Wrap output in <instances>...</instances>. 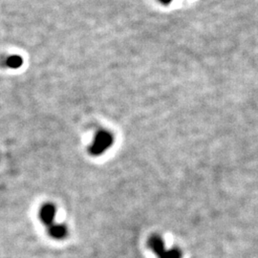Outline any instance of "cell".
I'll list each match as a JSON object with an SVG mask.
<instances>
[{
	"mask_svg": "<svg viewBox=\"0 0 258 258\" xmlns=\"http://www.w3.org/2000/svg\"><path fill=\"white\" fill-rule=\"evenodd\" d=\"M114 143V137L109 131L101 130L99 131L89 147V153L92 156H101L107 149L112 147Z\"/></svg>",
	"mask_w": 258,
	"mask_h": 258,
	"instance_id": "obj_1",
	"label": "cell"
},
{
	"mask_svg": "<svg viewBox=\"0 0 258 258\" xmlns=\"http://www.w3.org/2000/svg\"><path fill=\"white\" fill-rule=\"evenodd\" d=\"M55 212L56 209L53 204H45L41 207L39 211V218L44 225L49 227L52 224H54Z\"/></svg>",
	"mask_w": 258,
	"mask_h": 258,
	"instance_id": "obj_2",
	"label": "cell"
},
{
	"mask_svg": "<svg viewBox=\"0 0 258 258\" xmlns=\"http://www.w3.org/2000/svg\"><path fill=\"white\" fill-rule=\"evenodd\" d=\"M148 246L158 257L161 254H163L166 249L165 241L160 235H157V234H154L148 238Z\"/></svg>",
	"mask_w": 258,
	"mask_h": 258,
	"instance_id": "obj_3",
	"label": "cell"
},
{
	"mask_svg": "<svg viewBox=\"0 0 258 258\" xmlns=\"http://www.w3.org/2000/svg\"><path fill=\"white\" fill-rule=\"evenodd\" d=\"M48 233L52 238L61 240L67 236L68 229L63 224L54 223L48 227Z\"/></svg>",
	"mask_w": 258,
	"mask_h": 258,
	"instance_id": "obj_4",
	"label": "cell"
},
{
	"mask_svg": "<svg viewBox=\"0 0 258 258\" xmlns=\"http://www.w3.org/2000/svg\"><path fill=\"white\" fill-rule=\"evenodd\" d=\"M183 252L179 248L166 249V251L158 258H182Z\"/></svg>",
	"mask_w": 258,
	"mask_h": 258,
	"instance_id": "obj_5",
	"label": "cell"
},
{
	"mask_svg": "<svg viewBox=\"0 0 258 258\" xmlns=\"http://www.w3.org/2000/svg\"><path fill=\"white\" fill-rule=\"evenodd\" d=\"M7 65L12 68H19L22 65V58L19 55L10 56L7 59Z\"/></svg>",
	"mask_w": 258,
	"mask_h": 258,
	"instance_id": "obj_6",
	"label": "cell"
},
{
	"mask_svg": "<svg viewBox=\"0 0 258 258\" xmlns=\"http://www.w3.org/2000/svg\"><path fill=\"white\" fill-rule=\"evenodd\" d=\"M161 1H162L163 3H165V4H168V3H169L171 0H161Z\"/></svg>",
	"mask_w": 258,
	"mask_h": 258,
	"instance_id": "obj_7",
	"label": "cell"
}]
</instances>
